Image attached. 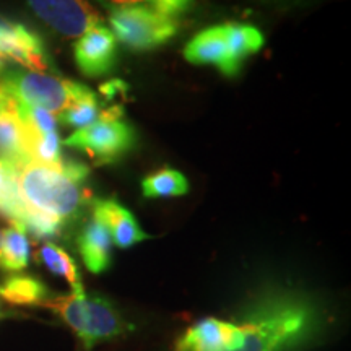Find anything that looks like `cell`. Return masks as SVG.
<instances>
[{
  "instance_id": "cell-1",
  "label": "cell",
  "mask_w": 351,
  "mask_h": 351,
  "mask_svg": "<svg viewBox=\"0 0 351 351\" xmlns=\"http://www.w3.org/2000/svg\"><path fill=\"white\" fill-rule=\"evenodd\" d=\"M16 184L21 200L28 208L51 215L60 221L75 218L90 200L85 182L90 169L78 161L46 166L26 161L16 166Z\"/></svg>"
},
{
  "instance_id": "cell-2",
  "label": "cell",
  "mask_w": 351,
  "mask_h": 351,
  "mask_svg": "<svg viewBox=\"0 0 351 351\" xmlns=\"http://www.w3.org/2000/svg\"><path fill=\"white\" fill-rule=\"evenodd\" d=\"M41 306L59 314L88 350L99 341L116 339L127 330V324L111 301L98 295H86L85 289L47 298Z\"/></svg>"
},
{
  "instance_id": "cell-3",
  "label": "cell",
  "mask_w": 351,
  "mask_h": 351,
  "mask_svg": "<svg viewBox=\"0 0 351 351\" xmlns=\"http://www.w3.org/2000/svg\"><path fill=\"white\" fill-rule=\"evenodd\" d=\"M0 85L13 99L29 106L43 108L52 114L64 112L69 106L93 91L78 82L21 69H12L7 72L3 70Z\"/></svg>"
},
{
  "instance_id": "cell-4",
  "label": "cell",
  "mask_w": 351,
  "mask_h": 351,
  "mask_svg": "<svg viewBox=\"0 0 351 351\" xmlns=\"http://www.w3.org/2000/svg\"><path fill=\"white\" fill-rule=\"evenodd\" d=\"M122 116L121 106L103 109L95 124L75 130L64 143L85 153L96 165L116 163L137 145V132Z\"/></svg>"
},
{
  "instance_id": "cell-5",
  "label": "cell",
  "mask_w": 351,
  "mask_h": 351,
  "mask_svg": "<svg viewBox=\"0 0 351 351\" xmlns=\"http://www.w3.org/2000/svg\"><path fill=\"white\" fill-rule=\"evenodd\" d=\"M109 25L116 41L135 52L158 49L178 33V23L173 16L147 3L114 8L109 15Z\"/></svg>"
},
{
  "instance_id": "cell-6",
  "label": "cell",
  "mask_w": 351,
  "mask_h": 351,
  "mask_svg": "<svg viewBox=\"0 0 351 351\" xmlns=\"http://www.w3.org/2000/svg\"><path fill=\"white\" fill-rule=\"evenodd\" d=\"M306 307L285 302L239 326L241 341L232 351H280L306 328Z\"/></svg>"
},
{
  "instance_id": "cell-7",
  "label": "cell",
  "mask_w": 351,
  "mask_h": 351,
  "mask_svg": "<svg viewBox=\"0 0 351 351\" xmlns=\"http://www.w3.org/2000/svg\"><path fill=\"white\" fill-rule=\"evenodd\" d=\"M39 20L65 38H80L103 25V16L88 0H26Z\"/></svg>"
},
{
  "instance_id": "cell-8",
  "label": "cell",
  "mask_w": 351,
  "mask_h": 351,
  "mask_svg": "<svg viewBox=\"0 0 351 351\" xmlns=\"http://www.w3.org/2000/svg\"><path fill=\"white\" fill-rule=\"evenodd\" d=\"M73 57L83 75L99 78L109 75L117 62V41L104 25L96 26L78 38Z\"/></svg>"
},
{
  "instance_id": "cell-9",
  "label": "cell",
  "mask_w": 351,
  "mask_h": 351,
  "mask_svg": "<svg viewBox=\"0 0 351 351\" xmlns=\"http://www.w3.org/2000/svg\"><path fill=\"white\" fill-rule=\"evenodd\" d=\"M187 62L194 65H213L223 75L236 77L243 65L234 60L226 43L225 25L210 26L195 34L184 49Z\"/></svg>"
},
{
  "instance_id": "cell-10",
  "label": "cell",
  "mask_w": 351,
  "mask_h": 351,
  "mask_svg": "<svg viewBox=\"0 0 351 351\" xmlns=\"http://www.w3.org/2000/svg\"><path fill=\"white\" fill-rule=\"evenodd\" d=\"M0 54L32 72H46L49 67L43 39L25 25L12 20L0 32Z\"/></svg>"
},
{
  "instance_id": "cell-11",
  "label": "cell",
  "mask_w": 351,
  "mask_h": 351,
  "mask_svg": "<svg viewBox=\"0 0 351 351\" xmlns=\"http://www.w3.org/2000/svg\"><path fill=\"white\" fill-rule=\"evenodd\" d=\"M93 218L106 228L112 243L121 249H129L150 238L138 225L134 215L114 199L96 200L93 204Z\"/></svg>"
},
{
  "instance_id": "cell-12",
  "label": "cell",
  "mask_w": 351,
  "mask_h": 351,
  "mask_svg": "<svg viewBox=\"0 0 351 351\" xmlns=\"http://www.w3.org/2000/svg\"><path fill=\"white\" fill-rule=\"evenodd\" d=\"M112 238L98 219L91 217L78 234V251L91 274H103L112 262Z\"/></svg>"
},
{
  "instance_id": "cell-13",
  "label": "cell",
  "mask_w": 351,
  "mask_h": 351,
  "mask_svg": "<svg viewBox=\"0 0 351 351\" xmlns=\"http://www.w3.org/2000/svg\"><path fill=\"white\" fill-rule=\"evenodd\" d=\"M0 160L8 161L15 168L29 161L26 130L13 98L5 111L0 114Z\"/></svg>"
},
{
  "instance_id": "cell-14",
  "label": "cell",
  "mask_w": 351,
  "mask_h": 351,
  "mask_svg": "<svg viewBox=\"0 0 351 351\" xmlns=\"http://www.w3.org/2000/svg\"><path fill=\"white\" fill-rule=\"evenodd\" d=\"M29 262V241L25 228L16 223L2 231L0 267L7 271H21Z\"/></svg>"
},
{
  "instance_id": "cell-15",
  "label": "cell",
  "mask_w": 351,
  "mask_h": 351,
  "mask_svg": "<svg viewBox=\"0 0 351 351\" xmlns=\"http://www.w3.org/2000/svg\"><path fill=\"white\" fill-rule=\"evenodd\" d=\"M0 298L15 306L43 304L47 300V288L29 275H13L0 285Z\"/></svg>"
},
{
  "instance_id": "cell-16",
  "label": "cell",
  "mask_w": 351,
  "mask_h": 351,
  "mask_svg": "<svg viewBox=\"0 0 351 351\" xmlns=\"http://www.w3.org/2000/svg\"><path fill=\"white\" fill-rule=\"evenodd\" d=\"M189 192V181L181 171L161 168L148 174L142 181V194L147 199L181 197Z\"/></svg>"
},
{
  "instance_id": "cell-17",
  "label": "cell",
  "mask_w": 351,
  "mask_h": 351,
  "mask_svg": "<svg viewBox=\"0 0 351 351\" xmlns=\"http://www.w3.org/2000/svg\"><path fill=\"white\" fill-rule=\"evenodd\" d=\"M38 257L51 274L64 278L70 285L72 291H82L83 285L77 263L62 247L52 243H44L39 247Z\"/></svg>"
},
{
  "instance_id": "cell-18",
  "label": "cell",
  "mask_w": 351,
  "mask_h": 351,
  "mask_svg": "<svg viewBox=\"0 0 351 351\" xmlns=\"http://www.w3.org/2000/svg\"><path fill=\"white\" fill-rule=\"evenodd\" d=\"M26 212V205L21 200L16 184L15 166L0 160V213L12 223L20 225Z\"/></svg>"
},
{
  "instance_id": "cell-19",
  "label": "cell",
  "mask_w": 351,
  "mask_h": 351,
  "mask_svg": "<svg viewBox=\"0 0 351 351\" xmlns=\"http://www.w3.org/2000/svg\"><path fill=\"white\" fill-rule=\"evenodd\" d=\"M225 33L231 56L234 57L236 62L241 65H243V62L249 56L261 51L263 43H265L262 33L258 32L256 26L251 25L226 23Z\"/></svg>"
},
{
  "instance_id": "cell-20",
  "label": "cell",
  "mask_w": 351,
  "mask_h": 351,
  "mask_svg": "<svg viewBox=\"0 0 351 351\" xmlns=\"http://www.w3.org/2000/svg\"><path fill=\"white\" fill-rule=\"evenodd\" d=\"M26 145L29 161L46 166H60L64 163L62 142L57 130L49 134H32L26 130Z\"/></svg>"
},
{
  "instance_id": "cell-21",
  "label": "cell",
  "mask_w": 351,
  "mask_h": 351,
  "mask_svg": "<svg viewBox=\"0 0 351 351\" xmlns=\"http://www.w3.org/2000/svg\"><path fill=\"white\" fill-rule=\"evenodd\" d=\"M101 104L98 101V95L91 91L85 98L78 99L72 106H69L64 112L59 114V121L67 127H75V129H83L95 124L101 116Z\"/></svg>"
},
{
  "instance_id": "cell-22",
  "label": "cell",
  "mask_w": 351,
  "mask_h": 351,
  "mask_svg": "<svg viewBox=\"0 0 351 351\" xmlns=\"http://www.w3.org/2000/svg\"><path fill=\"white\" fill-rule=\"evenodd\" d=\"M16 112H19L25 129L32 134H49L57 129V117L46 109L16 101Z\"/></svg>"
},
{
  "instance_id": "cell-23",
  "label": "cell",
  "mask_w": 351,
  "mask_h": 351,
  "mask_svg": "<svg viewBox=\"0 0 351 351\" xmlns=\"http://www.w3.org/2000/svg\"><path fill=\"white\" fill-rule=\"evenodd\" d=\"M20 225L25 228V231L33 232L38 238H54V236L62 231L64 223L60 219L51 217V215L26 207V212L23 218H21Z\"/></svg>"
},
{
  "instance_id": "cell-24",
  "label": "cell",
  "mask_w": 351,
  "mask_h": 351,
  "mask_svg": "<svg viewBox=\"0 0 351 351\" xmlns=\"http://www.w3.org/2000/svg\"><path fill=\"white\" fill-rule=\"evenodd\" d=\"M194 0H150V5L155 10L165 13L168 16L181 15V13L187 12L192 7Z\"/></svg>"
},
{
  "instance_id": "cell-25",
  "label": "cell",
  "mask_w": 351,
  "mask_h": 351,
  "mask_svg": "<svg viewBox=\"0 0 351 351\" xmlns=\"http://www.w3.org/2000/svg\"><path fill=\"white\" fill-rule=\"evenodd\" d=\"M98 2L104 8H109V10H114V8L125 7V5H142V3L150 5V0H98Z\"/></svg>"
},
{
  "instance_id": "cell-26",
  "label": "cell",
  "mask_w": 351,
  "mask_h": 351,
  "mask_svg": "<svg viewBox=\"0 0 351 351\" xmlns=\"http://www.w3.org/2000/svg\"><path fill=\"white\" fill-rule=\"evenodd\" d=\"M10 99H12V96L8 95L5 90H3L2 85H0V114L5 111L8 104H10Z\"/></svg>"
},
{
  "instance_id": "cell-27",
  "label": "cell",
  "mask_w": 351,
  "mask_h": 351,
  "mask_svg": "<svg viewBox=\"0 0 351 351\" xmlns=\"http://www.w3.org/2000/svg\"><path fill=\"white\" fill-rule=\"evenodd\" d=\"M3 70H5V57L0 54V73H2Z\"/></svg>"
},
{
  "instance_id": "cell-28",
  "label": "cell",
  "mask_w": 351,
  "mask_h": 351,
  "mask_svg": "<svg viewBox=\"0 0 351 351\" xmlns=\"http://www.w3.org/2000/svg\"><path fill=\"white\" fill-rule=\"evenodd\" d=\"M0 245H2V230H0Z\"/></svg>"
}]
</instances>
